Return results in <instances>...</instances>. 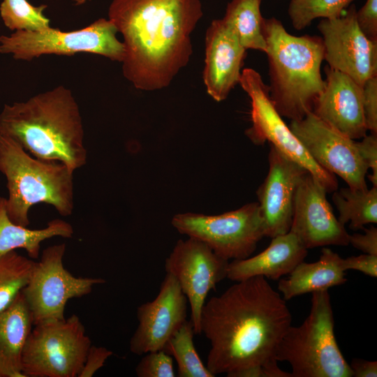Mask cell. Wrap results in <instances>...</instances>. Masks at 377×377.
<instances>
[{
  "instance_id": "cell-25",
  "label": "cell",
  "mask_w": 377,
  "mask_h": 377,
  "mask_svg": "<svg viewBox=\"0 0 377 377\" xmlns=\"http://www.w3.org/2000/svg\"><path fill=\"white\" fill-rule=\"evenodd\" d=\"M191 320H186L168 340L163 350L174 357L179 377H214L199 357L194 343Z\"/></svg>"
},
{
  "instance_id": "cell-2",
  "label": "cell",
  "mask_w": 377,
  "mask_h": 377,
  "mask_svg": "<svg viewBox=\"0 0 377 377\" xmlns=\"http://www.w3.org/2000/svg\"><path fill=\"white\" fill-rule=\"evenodd\" d=\"M200 0H112L108 19L123 36L122 73L142 91L168 87L193 53Z\"/></svg>"
},
{
  "instance_id": "cell-30",
  "label": "cell",
  "mask_w": 377,
  "mask_h": 377,
  "mask_svg": "<svg viewBox=\"0 0 377 377\" xmlns=\"http://www.w3.org/2000/svg\"><path fill=\"white\" fill-rule=\"evenodd\" d=\"M362 89L367 127L371 133L377 134V76L369 78Z\"/></svg>"
},
{
  "instance_id": "cell-27",
  "label": "cell",
  "mask_w": 377,
  "mask_h": 377,
  "mask_svg": "<svg viewBox=\"0 0 377 377\" xmlns=\"http://www.w3.org/2000/svg\"><path fill=\"white\" fill-rule=\"evenodd\" d=\"M46 5L34 6L27 0H3L0 15L6 27L13 31H34L50 27L43 11Z\"/></svg>"
},
{
  "instance_id": "cell-33",
  "label": "cell",
  "mask_w": 377,
  "mask_h": 377,
  "mask_svg": "<svg viewBox=\"0 0 377 377\" xmlns=\"http://www.w3.org/2000/svg\"><path fill=\"white\" fill-rule=\"evenodd\" d=\"M112 351L103 346L91 345L86 355L83 367L78 377H91L103 367Z\"/></svg>"
},
{
  "instance_id": "cell-6",
  "label": "cell",
  "mask_w": 377,
  "mask_h": 377,
  "mask_svg": "<svg viewBox=\"0 0 377 377\" xmlns=\"http://www.w3.org/2000/svg\"><path fill=\"white\" fill-rule=\"evenodd\" d=\"M311 294L309 316L300 325L288 328L276 359L290 364L293 377H352L349 363L336 341L328 290Z\"/></svg>"
},
{
  "instance_id": "cell-38",
  "label": "cell",
  "mask_w": 377,
  "mask_h": 377,
  "mask_svg": "<svg viewBox=\"0 0 377 377\" xmlns=\"http://www.w3.org/2000/svg\"><path fill=\"white\" fill-rule=\"evenodd\" d=\"M75 5H81L90 0H73Z\"/></svg>"
},
{
  "instance_id": "cell-26",
  "label": "cell",
  "mask_w": 377,
  "mask_h": 377,
  "mask_svg": "<svg viewBox=\"0 0 377 377\" xmlns=\"http://www.w3.org/2000/svg\"><path fill=\"white\" fill-rule=\"evenodd\" d=\"M35 263L15 251L0 257V311L6 308L26 286Z\"/></svg>"
},
{
  "instance_id": "cell-31",
  "label": "cell",
  "mask_w": 377,
  "mask_h": 377,
  "mask_svg": "<svg viewBox=\"0 0 377 377\" xmlns=\"http://www.w3.org/2000/svg\"><path fill=\"white\" fill-rule=\"evenodd\" d=\"M356 21L361 31L373 42H377V0H367L356 11Z\"/></svg>"
},
{
  "instance_id": "cell-13",
  "label": "cell",
  "mask_w": 377,
  "mask_h": 377,
  "mask_svg": "<svg viewBox=\"0 0 377 377\" xmlns=\"http://www.w3.org/2000/svg\"><path fill=\"white\" fill-rule=\"evenodd\" d=\"M228 264L229 260L192 237L179 239L165 259V272L174 276L187 298L195 334H200V315L206 297L226 278Z\"/></svg>"
},
{
  "instance_id": "cell-20",
  "label": "cell",
  "mask_w": 377,
  "mask_h": 377,
  "mask_svg": "<svg viewBox=\"0 0 377 377\" xmlns=\"http://www.w3.org/2000/svg\"><path fill=\"white\" fill-rule=\"evenodd\" d=\"M308 254V249L291 232L272 237L269 245L258 255L229 263L228 279L239 281L262 276L278 280L289 274Z\"/></svg>"
},
{
  "instance_id": "cell-16",
  "label": "cell",
  "mask_w": 377,
  "mask_h": 377,
  "mask_svg": "<svg viewBox=\"0 0 377 377\" xmlns=\"http://www.w3.org/2000/svg\"><path fill=\"white\" fill-rule=\"evenodd\" d=\"M187 305L177 281L166 273L156 298L137 309L138 325L130 339L131 352L142 355L162 350L186 320Z\"/></svg>"
},
{
  "instance_id": "cell-4",
  "label": "cell",
  "mask_w": 377,
  "mask_h": 377,
  "mask_svg": "<svg viewBox=\"0 0 377 377\" xmlns=\"http://www.w3.org/2000/svg\"><path fill=\"white\" fill-rule=\"evenodd\" d=\"M263 31L271 100L281 117L300 120L312 111L325 87L320 73L324 60L322 38L292 35L274 17L264 18Z\"/></svg>"
},
{
  "instance_id": "cell-18",
  "label": "cell",
  "mask_w": 377,
  "mask_h": 377,
  "mask_svg": "<svg viewBox=\"0 0 377 377\" xmlns=\"http://www.w3.org/2000/svg\"><path fill=\"white\" fill-rule=\"evenodd\" d=\"M325 87L311 112L348 138L362 139L368 131L362 86L348 75L328 66L325 68Z\"/></svg>"
},
{
  "instance_id": "cell-36",
  "label": "cell",
  "mask_w": 377,
  "mask_h": 377,
  "mask_svg": "<svg viewBox=\"0 0 377 377\" xmlns=\"http://www.w3.org/2000/svg\"><path fill=\"white\" fill-rule=\"evenodd\" d=\"M0 377H24L22 367L0 337Z\"/></svg>"
},
{
  "instance_id": "cell-19",
  "label": "cell",
  "mask_w": 377,
  "mask_h": 377,
  "mask_svg": "<svg viewBox=\"0 0 377 377\" xmlns=\"http://www.w3.org/2000/svg\"><path fill=\"white\" fill-rule=\"evenodd\" d=\"M246 50L223 18L212 20L205 34L203 82L216 101L227 98L239 84Z\"/></svg>"
},
{
  "instance_id": "cell-12",
  "label": "cell",
  "mask_w": 377,
  "mask_h": 377,
  "mask_svg": "<svg viewBox=\"0 0 377 377\" xmlns=\"http://www.w3.org/2000/svg\"><path fill=\"white\" fill-rule=\"evenodd\" d=\"M311 158L327 172L341 177L352 189H366L368 168L356 141L342 134L311 111L288 126Z\"/></svg>"
},
{
  "instance_id": "cell-32",
  "label": "cell",
  "mask_w": 377,
  "mask_h": 377,
  "mask_svg": "<svg viewBox=\"0 0 377 377\" xmlns=\"http://www.w3.org/2000/svg\"><path fill=\"white\" fill-rule=\"evenodd\" d=\"M361 141H356L360 154L371 173L368 177L373 186H377V134L366 135Z\"/></svg>"
},
{
  "instance_id": "cell-34",
  "label": "cell",
  "mask_w": 377,
  "mask_h": 377,
  "mask_svg": "<svg viewBox=\"0 0 377 377\" xmlns=\"http://www.w3.org/2000/svg\"><path fill=\"white\" fill-rule=\"evenodd\" d=\"M343 267L346 271L354 269L366 275L376 278L377 276V256L364 253L357 256L343 258Z\"/></svg>"
},
{
  "instance_id": "cell-24",
  "label": "cell",
  "mask_w": 377,
  "mask_h": 377,
  "mask_svg": "<svg viewBox=\"0 0 377 377\" xmlns=\"http://www.w3.org/2000/svg\"><path fill=\"white\" fill-rule=\"evenodd\" d=\"M332 201L339 212V221L343 226L350 222V229H363L367 224L377 223V186L341 188L333 192Z\"/></svg>"
},
{
  "instance_id": "cell-21",
  "label": "cell",
  "mask_w": 377,
  "mask_h": 377,
  "mask_svg": "<svg viewBox=\"0 0 377 377\" xmlns=\"http://www.w3.org/2000/svg\"><path fill=\"white\" fill-rule=\"evenodd\" d=\"M342 260L343 258L332 249L323 248L318 260L300 263L288 278L279 281L278 290L286 301L303 294L341 285L347 281Z\"/></svg>"
},
{
  "instance_id": "cell-9",
  "label": "cell",
  "mask_w": 377,
  "mask_h": 377,
  "mask_svg": "<svg viewBox=\"0 0 377 377\" xmlns=\"http://www.w3.org/2000/svg\"><path fill=\"white\" fill-rule=\"evenodd\" d=\"M171 223L179 233L201 241L228 260L250 257L265 237L256 202L218 215L177 214L172 218Z\"/></svg>"
},
{
  "instance_id": "cell-22",
  "label": "cell",
  "mask_w": 377,
  "mask_h": 377,
  "mask_svg": "<svg viewBox=\"0 0 377 377\" xmlns=\"http://www.w3.org/2000/svg\"><path fill=\"white\" fill-rule=\"evenodd\" d=\"M72 226L66 221L56 219L41 229H29L13 223L8 217L6 198L0 197V257L17 249H24L29 257L37 259L42 242L53 237H72Z\"/></svg>"
},
{
  "instance_id": "cell-8",
  "label": "cell",
  "mask_w": 377,
  "mask_h": 377,
  "mask_svg": "<svg viewBox=\"0 0 377 377\" xmlns=\"http://www.w3.org/2000/svg\"><path fill=\"white\" fill-rule=\"evenodd\" d=\"M91 341L80 318L35 325L23 347L24 377H78Z\"/></svg>"
},
{
  "instance_id": "cell-37",
  "label": "cell",
  "mask_w": 377,
  "mask_h": 377,
  "mask_svg": "<svg viewBox=\"0 0 377 377\" xmlns=\"http://www.w3.org/2000/svg\"><path fill=\"white\" fill-rule=\"evenodd\" d=\"M354 377H376L377 362L353 359L349 364Z\"/></svg>"
},
{
  "instance_id": "cell-17",
  "label": "cell",
  "mask_w": 377,
  "mask_h": 377,
  "mask_svg": "<svg viewBox=\"0 0 377 377\" xmlns=\"http://www.w3.org/2000/svg\"><path fill=\"white\" fill-rule=\"evenodd\" d=\"M267 175L256 193L263 219L265 237H274L290 231L298 185L309 172L270 145Z\"/></svg>"
},
{
  "instance_id": "cell-15",
  "label": "cell",
  "mask_w": 377,
  "mask_h": 377,
  "mask_svg": "<svg viewBox=\"0 0 377 377\" xmlns=\"http://www.w3.org/2000/svg\"><path fill=\"white\" fill-rule=\"evenodd\" d=\"M327 193L309 172L304 175L298 185L290 232L307 249L348 245L349 234L334 216Z\"/></svg>"
},
{
  "instance_id": "cell-35",
  "label": "cell",
  "mask_w": 377,
  "mask_h": 377,
  "mask_svg": "<svg viewBox=\"0 0 377 377\" xmlns=\"http://www.w3.org/2000/svg\"><path fill=\"white\" fill-rule=\"evenodd\" d=\"M362 230L364 231L363 234L349 235L348 244L364 253L377 256V228L371 226Z\"/></svg>"
},
{
  "instance_id": "cell-11",
  "label": "cell",
  "mask_w": 377,
  "mask_h": 377,
  "mask_svg": "<svg viewBox=\"0 0 377 377\" xmlns=\"http://www.w3.org/2000/svg\"><path fill=\"white\" fill-rule=\"evenodd\" d=\"M66 244L48 246L36 262L22 292L31 311L34 325L65 318L67 302L89 294L103 278L75 277L64 266Z\"/></svg>"
},
{
  "instance_id": "cell-23",
  "label": "cell",
  "mask_w": 377,
  "mask_h": 377,
  "mask_svg": "<svg viewBox=\"0 0 377 377\" xmlns=\"http://www.w3.org/2000/svg\"><path fill=\"white\" fill-rule=\"evenodd\" d=\"M262 0H232L226 7L224 20L232 28L241 45L246 49L267 52L263 20L260 13Z\"/></svg>"
},
{
  "instance_id": "cell-28",
  "label": "cell",
  "mask_w": 377,
  "mask_h": 377,
  "mask_svg": "<svg viewBox=\"0 0 377 377\" xmlns=\"http://www.w3.org/2000/svg\"><path fill=\"white\" fill-rule=\"evenodd\" d=\"M354 0H290L288 15L293 27L302 30L316 18H336Z\"/></svg>"
},
{
  "instance_id": "cell-1",
  "label": "cell",
  "mask_w": 377,
  "mask_h": 377,
  "mask_svg": "<svg viewBox=\"0 0 377 377\" xmlns=\"http://www.w3.org/2000/svg\"><path fill=\"white\" fill-rule=\"evenodd\" d=\"M292 316L286 300L264 276L227 288L205 303L200 334L209 341L206 367L215 376L278 362L276 353Z\"/></svg>"
},
{
  "instance_id": "cell-29",
  "label": "cell",
  "mask_w": 377,
  "mask_h": 377,
  "mask_svg": "<svg viewBox=\"0 0 377 377\" xmlns=\"http://www.w3.org/2000/svg\"><path fill=\"white\" fill-rule=\"evenodd\" d=\"M135 367L138 377H174L172 357L163 350L144 354Z\"/></svg>"
},
{
  "instance_id": "cell-3",
  "label": "cell",
  "mask_w": 377,
  "mask_h": 377,
  "mask_svg": "<svg viewBox=\"0 0 377 377\" xmlns=\"http://www.w3.org/2000/svg\"><path fill=\"white\" fill-rule=\"evenodd\" d=\"M0 135L15 140L33 156L59 161L73 172L87 163L80 108L64 86L5 105L0 113Z\"/></svg>"
},
{
  "instance_id": "cell-14",
  "label": "cell",
  "mask_w": 377,
  "mask_h": 377,
  "mask_svg": "<svg viewBox=\"0 0 377 377\" xmlns=\"http://www.w3.org/2000/svg\"><path fill=\"white\" fill-rule=\"evenodd\" d=\"M356 11L353 4L338 17L323 18L317 28L322 36L327 66L363 86L369 78L377 76V42L370 40L361 31Z\"/></svg>"
},
{
  "instance_id": "cell-5",
  "label": "cell",
  "mask_w": 377,
  "mask_h": 377,
  "mask_svg": "<svg viewBox=\"0 0 377 377\" xmlns=\"http://www.w3.org/2000/svg\"><path fill=\"white\" fill-rule=\"evenodd\" d=\"M0 172L6 179L7 214L13 223L27 227L29 209L41 202L54 207L62 216L72 214L73 172L64 163L36 158L0 135Z\"/></svg>"
},
{
  "instance_id": "cell-7",
  "label": "cell",
  "mask_w": 377,
  "mask_h": 377,
  "mask_svg": "<svg viewBox=\"0 0 377 377\" xmlns=\"http://www.w3.org/2000/svg\"><path fill=\"white\" fill-rule=\"evenodd\" d=\"M117 29L109 19L100 18L84 28L62 31L49 27L43 30L15 31L0 36V53L15 59L31 61L43 55L72 56L90 53L121 62L124 46L117 37Z\"/></svg>"
},
{
  "instance_id": "cell-10",
  "label": "cell",
  "mask_w": 377,
  "mask_h": 377,
  "mask_svg": "<svg viewBox=\"0 0 377 377\" xmlns=\"http://www.w3.org/2000/svg\"><path fill=\"white\" fill-rule=\"evenodd\" d=\"M239 84L251 99L252 124L245 131L250 140L257 145L268 142L286 158L307 170L327 193L337 190L335 175L311 158L277 112L270 98L269 86L263 82L260 73L246 68L242 71Z\"/></svg>"
}]
</instances>
